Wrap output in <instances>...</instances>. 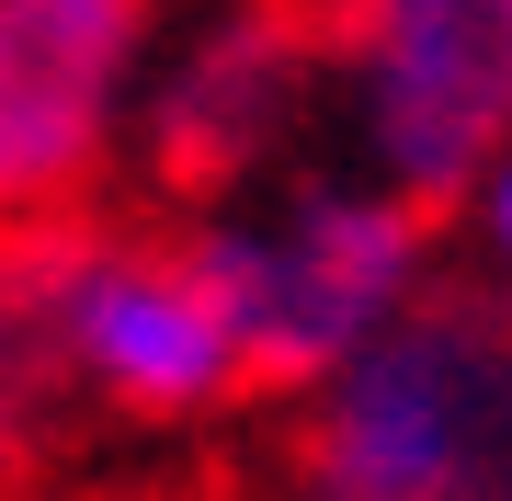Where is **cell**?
<instances>
[{
	"mask_svg": "<svg viewBox=\"0 0 512 501\" xmlns=\"http://www.w3.org/2000/svg\"><path fill=\"white\" fill-rule=\"evenodd\" d=\"M285 501H512V297L421 285L308 388Z\"/></svg>",
	"mask_w": 512,
	"mask_h": 501,
	"instance_id": "1",
	"label": "cell"
},
{
	"mask_svg": "<svg viewBox=\"0 0 512 501\" xmlns=\"http://www.w3.org/2000/svg\"><path fill=\"white\" fill-rule=\"evenodd\" d=\"M194 262L228 308L251 388H319L365 353L421 285H433V205L365 183V171H296L239 217L194 228Z\"/></svg>",
	"mask_w": 512,
	"mask_h": 501,
	"instance_id": "2",
	"label": "cell"
},
{
	"mask_svg": "<svg viewBox=\"0 0 512 501\" xmlns=\"http://www.w3.org/2000/svg\"><path fill=\"white\" fill-rule=\"evenodd\" d=\"M353 171L456 205L512 149V0H319Z\"/></svg>",
	"mask_w": 512,
	"mask_h": 501,
	"instance_id": "3",
	"label": "cell"
},
{
	"mask_svg": "<svg viewBox=\"0 0 512 501\" xmlns=\"http://www.w3.org/2000/svg\"><path fill=\"white\" fill-rule=\"evenodd\" d=\"M57 331H69L80 422H205L239 376L228 308L205 285L194 240H137V228H57Z\"/></svg>",
	"mask_w": 512,
	"mask_h": 501,
	"instance_id": "4",
	"label": "cell"
},
{
	"mask_svg": "<svg viewBox=\"0 0 512 501\" xmlns=\"http://www.w3.org/2000/svg\"><path fill=\"white\" fill-rule=\"evenodd\" d=\"M160 0H0V240L57 228L137 126Z\"/></svg>",
	"mask_w": 512,
	"mask_h": 501,
	"instance_id": "5",
	"label": "cell"
},
{
	"mask_svg": "<svg viewBox=\"0 0 512 501\" xmlns=\"http://www.w3.org/2000/svg\"><path fill=\"white\" fill-rule=\"evenodd\" d=\"M319 92H330L319 0H217L183 23L160 80H137V149L171 194H228L296 149Z\"/></svg>",
	"mask_w": 512,
	"mask_h": 501,
	"instance_id": "6",
	"label": "cell"
},
{
	"mask_svg": "<svg viewBox=\"0 0 512 501\" xmlns=\"http://www.w3.org/2000/svg\"><path fill=\"white\" fill-rule=\"evenodd\" d=\"M57 228H12V240H0V467L46 456L57 433L80 422L69 331H57Z\"/></svg>",
	"mask_w": 512,
	"mask_h": 501,
	"instance_id": "7",
	"label": "cell"
},
{
	"mask_svg": "<svg viewBox=\"0 0 512 501\" xmlns=\"http://www.w3.org/2000/svg\"><path fill=\"white\" fill-rule=\"evenodd\" d=\"M456 205H467V228H478V262H490V285L512 297V149H501L490 171H478V183H467Z\"/></svg>",
	"mask_w": 512,
	"mask_h": 501,
	"instance_id": "8",
	"label": "cell"
}]
</instances>
